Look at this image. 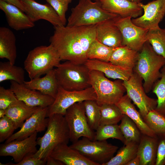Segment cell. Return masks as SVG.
<instances>
[{
	"instance_id": "50",
	"label": "cell",
	"mask_w": 165,
	"mask_h": 165,
	"mask_svg": "<svg viewBox=\"0 0 165 165\" xmlns=\"http://www.w3.org/2000/svg\"><path fill=\"white\" fill-rule=\"evenodd\" d=\"M71 2H72V0H69Z\"/></svg>"
},
{
	"instance_id": "43",
	"label": "cell",
	"mask_w": 165,
	"mask_h": 165,
	"mask_svg": "<svg viewBox=\"0 0 165 165\" xmlns=\"http://www.w3.org/2000/svg\"><path fill=\"white\" fill-rule=\"evenodd\" d=\"M34 154H30L25 156L20 162L15 164L9 163L4 165H44L46 162L43 159L35 157Z\"/></svg>"
},
{
	"instance_id": "9",
	"label": "cell",
	"mask_w": 165,
	"mask_h": 165,
	"mask_svg": "<svg viewBox=\"0 0 165 165\" xmlns=\"http://www.w3.org/2000/svg\"><path fill=\"white\" fill-rule=\"evenodd\" d=\"M64 116L69 129L70 140L72 143L81 137L94 140L95 133L88 123L83 101L78 102L70 107Z\"/></svg>"
},
{
	"instance_id": "40",
	"label": "cell",
	"mask_w": 165,
	"mask_h": 165,
	"mask_svg": "<svg viewBox=\"0 0 165 165\" xmlns=\"http://www.w3.org/2000/svg\"><path fill=\"white\" fill-rule=\"evenodd\" d=\"M53 8L58 15L64 25H66L67 20L66 13L68 10L69 0H45Z\"/></svg>"
},
{
	"instance_id": "26",
	"label": "cell",
	"mask_w": 165,
	"mask_h": 165,
	"mask_svg": "<svg viewBox=\"0 0 165 165\" xmlns=\"http://www.w3.org/2000/svg\"><path fill=\"white\" fill-rule=\"evenodd\" d=\"M17 57L16 38L14 33L5 27L0 28V58H6L14 64Z\"/></svg>"
},
{
	"instance_id": "24",
	"label": "cell",
	"mask_w": 165,
	"mask_h": 165,
	"mask_svg": "<svg viewBox=\"0 0 165 165\" xmlns=\"http://www.w3.org/2000/svg\"><path fill=\"white\" fill-rule=\"evenodd\" d=\"M116 104L123 114L127 115L136 124L142 134L153 137L157 136L146 124L127 94L124 95Z\"/></svg>"
},
{
	"instance_id": "47",
	"label": "cell",
	"mask_w": 165,
	"mask_h": 165,
	"mask_svg": "<svg viewBox=\"0 0 165 165\" xmlns=\"http://www.w3.org/2000/svg\"><path fill=\"white\" fill-rule=\"evenodd\" d=\"M6 109H0V118L6 116Z\"/></svg>"
},
{
	"instance_id": "25",
	"label": "cell",
	"mask_w": 165,
	"mask_h": 165,
	"mask_svg": "<svg viewBox=\"0 0 165 165\" xmlns=\"http://www.w3.org/2000/svg\"><path fill=\"white\" fill-rule=\"evenodd\" d=\"M158 138L142 134L138 144L137 155L140 165H155Z\"/></svg>"
},
{
	"instance_id": "2",
	"label": "cell",
	"mask_w": 165,
	"mask_h": 165,
	"mask_svg": "<svg viewBox=\"0 0 165 165\" xmlns=\"http://www.w3.org/2000/svg\"><path fill=\"white\" fill-rule=\"evenodd\" d=\"M48 117L47 130L42 136L37 138V144L39 148L34 154L35 157L46 162L57 146L68 144L70 141L69 129L64 116L54 114Z\"/></svg>"
},
{
	"instance_id": "36",
	"label": "cell",
	"mask_w": 165,
	"mask_h": 165,
	"mask_svg": "<svg viewBox=\"0 0 165 165\" xmlns=\"http://www.w3.org/2000/svg\"><path fill=\"white\" fill-rule=\"evenodd\" d=\"M110 138L118 139L124 143V138L119 125L116 124L99 125L96 130L94 140L104 141Z\"/></svg>"
},
{
	"instance_id": "4",
	"label": "cell",
	"mask_w": 165,
	"mask_h": 165,
	"mask_svg": "<svg viewBox=\"0 0 165 165\" xmlns=\"http://www.w3.org/2000/svg\"><path fill=\"white\" fill-rule=\"evenodd\" d=\"M119 16L103 9L99 1L79 0L78 4L71 9L67 26L96 25L105 21L114 20Z\"/></svg>"
},
{
	"instance_id": "5",
	"label": "cell",
	"mask_w": 165,
	"mask_h": 165,
	"mask_svg": "<svg viewBox=\"0 0 165 165\" xmlns=\"http://www.w3.org/2000/svg\"><path fill=\"white\" fill-rule=\"evenodd\" d=\"M61 61L51 44L40 46L29 51L24 62V68L31 79L46 74L57 67Z\"/></svg>"
},
{
	"instance_id": "17",
	"label": "cell",
	"mask_w": 165,
	"mask_h": 165,
	"mask_svg": "<svg viewBox=\"0 0 165 165\" xmlns=\"http://www.w3.org/2000/svg\"><path fill=\"white\" fill-rule=\"evenodd\" d=\"M21 0L25 7V13L33 22L43 19L54 27L64 26L57 13L49 3L42 4L34 0Z\"/></svg>"
},
{
	"instance_id": "27",
	"label": "cell",
	"mask_w": 165,
	"mask_h": 165,
	"mask_svg": "<svg viewBox=\"0 0 165 165\" xmlns=\"http://www.w3.org/2000/svg\"><path fill=\"white\" fill-rule=\"evenodd\" d=\"M138 54V52L122 46L114 48L109 62L125 69L133 71Z\"/></svg>"
},
{
	"instance_id": "16",
	"label": "cell",
	"mask_w": 165,
	"mask_h": 165,
	"mask_svg": "<svg viewBox=\"0 0 165 165\" xmlns=\"http://www.w3.org/2000/svg\"><path fill=\"white\" fill-rule=\"evenodd\" d=\"M10 89L14 93L18 100L31 107H48L53 102L55 99L39 91L30 89L23 84L10 81Z\"/></svg>"
},
{
	"instance_id": "38",
	"label": "cell",
	"mask_w": 165,
	"mask_h": 165,
	"mask_svg": "<svg viewBox=\"0 0 165 165\" xmlns=\"http://www.w3.org/2000/svg\"><path fill=\"white\" fill-rule=\"evenodd\" d=\"M161 72V77L154 83L152 89L157 97V104L155 110L165 116V65Z\"/></svg>"
},
{
	"instance_id": "22",
	"label": "cell",
	"mask_w": 165,
	"mask_h": 165,
	"mask_svg": "<svg viewBox=\"0 0 165 165\" xmlns=\"http://www.w3.org/2000/svg\"><path fill=\"white\" fill-rule=\"evenodd\" d=\"M90 70H95L103 73L105 76L113 79L127 80L133 71L127 70L110 62L96 59H88L84 63Z\"/></svg>"
},
{
	"instance_id": "46",
	"label": "cell",
	"mask_w": 165,
	"mask_h": 165,
	"mask_svg": "<svg viewBox=\"0 0 165 165\" xmlns=\"http://www.w3.org/2000/svg\"><path fill=\"white\" fill-rule=\"evenodd\" d=\"M140 159L137 155L133 159L131 160L127 165H140Z\"/></svg>"
},
{
	"instance_id": "13",
	"label": "cell",
	"mask_w": 165,
	"mask_h": 165,
	"mask_svg": "<svg viewBox=\"0 0 165 165\" xmlns=\"http://www.w3.org/2000/svg\"><path fill=\"white\" fill-rule=\"evenodd\" d=\"M144 11L141 16L132 19L133 23L148 30L160 28L159 24L165 14V0H155L146 4L138 3Z\"/></svg>"
},
{
	"instance_id": "33",
	"label": "cell",
	"mask_w": 165,
	"mask_h": 165,
	"mask_svg": "<svg viewBox=\"0 0 165 165\" xmlns=\"http://www.w3.org/2000/svg\"><path fill=\"white\" fill-rule=\"evenodd\" d=\"M114 48L108 47L96 39L90 45L86 53L88 59L109 62Z\"/></svg>"
},
{
	"instance_id": "3",
	"label": "cell",
	"mask_w": 165,
	"mask_h": 165,
	"mask_svg": "<svg viewBox=\"0 0 165 165\" xmlns=\"http://www.w3.org/2000/svg\"><path fill=\"white\" fill-rule=\"evenodd\" d=\"M165 65V59L156 53L149 43L146 42L138 52L133 71L143 79L146 93L150 92L154 83L161 77V70Z\"/></svg>"
},
{
	"instance_id": "48",
	"label": "cell",
	"mask_w": 165,
	"mask_h": 165,
	"mask_svg": "<svg viewBox=\"0 0 165 165\" xmlns=\"http://www.w3.org/2000/svg\"><path fill=\"white\" fill-rule=\"evenodd\" d=\"M130 1H132L133 2L139 3L141 2L142 0H130Z\"/></svg>"
},
{
	"instance_id": "15",
	"label": "cell",
	"mask_w": 165,
	"mask_h": 165,
	"mask_svg": "<svg viewBox=\"0 0 165 165\" xmlns=\"http://www.w3.org/2000/svg\"><path fill=\"white\" fill-rule=\"evenodd\" d=\"M48 107H39L36 111L24 123L20 129L13 134L5 143L25 139L35 133L41 132L47 128Z\"/></svg>"
},
{
	"instance_id": "31",
	"label": "cell",
	"mask_w": 165,
	"mask_h": 165,
	"mask_svg": "<svg viewBox=\"0 0 165 165\" xmlns=\"http://www.w3.org/2000/svg\"><path fill=\"white\" fill-rule=\"evenodd\" d=\"M138 144L130 143L124 145L116 154L104 165H127L137 155Z\"/></svg>"
},
{
	"instance_id": "30",
	"label": "cell",
	"mask_w": 165,
	"mask_h": 165,
	"mask_svg": "<svg viewBox=\"0 0 165 165\" xmlns=\"http://www.w3.org/2000/svg\"><path fill=\"white\" fill-rule=\"evenodd\" d=\"M24 71L20 67L11 64L9 61L0 62V82L13 80L23 84L24 80Z\"/></svg>"
},
{
	"instance_id": "39",
	"label": "cell",
	"mask_w": 165,
	"mask_h": 165,
	"mask_svg": "<svg viewBox=\"0 0 165 165\" xmlns=\"http://www.w3.org/2000/svg\"><path fill=\"white\" fill-rule=\"evenodd\" d=\"M13 123L6 116L0 119V142L6 140L16 130Z\"/></svg>"
},
{
	"instance_id": "12",
	"label": "cell",
	"mask_w": 165,
	"mask_h": 165,
	"mask_svg": "<svg viewBox=\"0 0 165 165\" xmlns=\"http://www.w3.org/2000/svg\"><path fill=\"white\" fill-rule=\"evenodd\" d=\"M132 18L130 17L119 16L114 19V22L121 33L122 46L139 52L146 42V35L148 30L134 24Z\"/></svg>"
},
{
	"instance_id": "6",
	"label": "cell",
	"mask_w": 165,
	"mask_h": 165,
	"mask_svg": "<svg viewBox=\"0 0 165 165\" xmlns=\"http://www.w3.org/2000/svg\"><path fill=\"white\" fill-rule=\"evenodd\" d=\"M55 70L59 86L66 90L80 91L91 86L90 70L84 64L67 61L60 63Z\"/></svg>"
},
{
	"instance_id": "18",
	"label": "cell",
	"mask_w": 165,
	"mask_h": 165,
	"mask_svg": "<svg viewBox=\"0 0 165 165\" xmlns=\"http://www.w3.org/2000/svg\"><path fill=\"white\" fill-rule=\"evenodd\" d=\"M99 1L103 9L122 17L136 18L141 15L143 10L138 3L130 0H99Z\"/></svg>"
},
{
	"instance_id": "8",
	"label": "cell",
	"mask_w": 165,
	"mask_h": 165,
	"mask_svg": "<svg viewBox=\"0 0 165 165\" xmlns=\"http://www.w3.org/2000/svg\"><path fill=\"white\" fill-rule=\"evenodd\" d=\"M98 165H104L114 156L118 147L106 140H92L86 137L73 142L70 146Z\"/></svg>"
},
{
	"instance_id": "42",
	"label": "cell",
	"mask_w": 165,
	"mask_h": 165,
	"mask_svg": "<svg viewBox=\"0 0 165 165\" xmlns=\"http://www.w3.org/2000/svg\"><path fill=\"white\" fill-rule=\"evenodd\" d=\"M158 138L155 165H165V135Z\"/></svg>"
},
{
	"instance_id": "20",
	"label": "cell",
	"mask_w": 165,
	"mask_h": 165,
	"mask_svg": "<svg viewBox=\"0 0 165 165\" xmlns=\"http://www.w3.org/2000/svg\"><path fill=\"white\" fill-rule=\"evenodd\" d=\"M0 9L5 13L9 26L19 31L32 28L35 26L26 14L17 7L0 0Z\"/></svg>"
},
{
	"instance_id": "41",
	"label": "cell",
	"mask_w": 165,
	"mask_h": 165,
	"mask_svg": "<svg viewBox=\"0 0 165 165\" xmlns=\"http://www.w3.org/2000/svg\"><path fill=\"white\" fill-rule=\"evenodd\" d=\"M14 93L10 89L0 87V109H6L18 101Z\"/></svg>"
},
{
	"instance_id": "10",
	"label": "cell",
	"mask_w": 165,
	"mask_h": 165,
	"mask_svg": "<svg viewBox=\"0 0 165 165\" xmlns=\"http://www.w3.org/2000/svg\"><path fill=\"white\" fill-rule=\"evenodd\" d=\"M97 96L91 87L84 90L70 91L59 86L56 97L48 107L47 117L54 114L64 116L67 109L74 104L87 100H96Z\"/></svg>"
},
{
	"instance_id": "49",
	"label": "cell",
	"mask_w": 165,
	"mask_h": 165,
	"mask_svg": "<svg viewBox=\"0 0 165 165\" xmlns=\"http://www.w3.org/2000/svg\"><path fill=\"white\" fill-rule=\"evenodd\" d=\"M93 0L95 2L99 1V0Z\"/></svg>"
},
{
	"instance_id": "21",
	"label": "cell",
	"mask_w": 165,
	"mask_h": 165,
	"mask_svg": "<svg viewBox=\"0 0 165 165\" xmlns=\"http://www.w3.org/2000/svg\"><path fill=\"white\" fill-rule=\"evenodd\" d=\"M50 156L66 165H98L89 160L79 151L63 144L57 146Z\"/></svg>"
},
{
	"instance_id": "29",
	"label": "cell",
	"mask_w": 165,
	"mask_h": 165,
	"mask_svg": "<svg viewBox=\"0 0 165 165\" xmlns=\"http://www.w3.org/2000/svg\"><path fill=\"white\" fill-rule=\"evenodd\" d=\"M119 126L124 138V145L130 143L138 144L142 134L128 116L123 114Z\"/></svg>"
},
{
	"instance_id": "19",
	"label": "cell",
	"mask_w": 165,
	"mask_h": 165,
	"mask_svg": "<svg viewBox=\"0 0 165 165\" xmlns=\"http://www.w3.org/2000/svg\"><path fill=\"white\" fill-rule=\"evenodd\" d=\"M114 19L100 23L96 25V39L102 43L112 48L122 46V35L115 23Z\"/></svg>"
},
{
	"instance_id": "28",
	"label": "cell",
	"mask_w": 165,
	"mask_h": 165,
	"mask_svg": "<svg viewBox=\"0 0 165 165\" xmlns=\"http://www.w3.org/2000/svg\"><path fill=\"white\" fill-rule=\"evenodd\" d=\"M39 107L29 106L22 101L18 100L6 109V116L10 118L16 129L21 127Z\"/></svg>"
},
{
	"instance_id": "1",
	"label": "cell",
	"mask_w": 165,
	"mask_h": 165,
	"mask_svg": "<svg viewBox=\"0 0 165 165\" xmlns=\"http://www.w3.org/2000/svg\"><path fill=\"white\" fill-rule=\"evenodd\" d=\"M54 28V33L49 41L61 60L84 64L88 60V49L96 39V25Z\"/></svg>"
},
{
	"instance_id": "7",
	"label": "cell",
	"mask_w": 165,
	"mask_h": 165,
	"mask_svg": "<svg viewBox=\"0 0 165 165\" xmlns=\"http://www.w3.org/2000/svg\"><path fill=\"white\" fill-rule=\"evenodd\" d=\"M123 81L118 79L112 81L100 71L90 70V83L97 96L96 101L99 105L117 103L126 91Z\"/></svg>"
},
{
	"instance_id": "35",
	"label": "cell",
	"mask_w": 165,
	"mask_h": 165,
	"mask_svg": "<svg viewBox=\"0 0 165 165\" xmlns=\"http://www.w3.org/2000/svg\"><path fill=\"white\" fill-rule=\"evenodd\" d=\"M143 119L157 136L165 135V116L155 110L150 111Z\"/></svg>"
},
{
	"instance_id": "44",
	"label": "cell",
	"mask_w": 165,
	"mask_h": 165,
	"mask_svg": "<svg viewBox=\"0 0 165 165\" xmlns=\"http://www.w3.org/2000/svg\"><path fill=\"white\" fill-rule=\"evenodd\" d=\"M19 8L25 12V7L21 0H2Z\"/></svg>"
},
{
	"instance_id": "32",
	"label": "cell",
	"mask_w": 165,
	"mask_h": 165,
	"mask_svg": "<svg viewBox=\"0 0 165 165\" xmlns=\"http://www.w3.org/2000/svg\"><path fill=\"white\" fill-rule=\"evenodd\" d=\"M100 107L99 125L117 124L121 121L124 114L116 104H104Z\"/></svg>"
},
{
	"instance_id": "23",
	"label": "cell",
	"mask_w": 165,
	"mask_h": 165,
	"mask_svg": "<svg viewBox=\"0 0 165 165\" xmlns=\"http://www.w3.org/2000/svg\"><path fill=\"white\" fill-rule=\"evenodd\" d=\"M23 84L28 88L38 90L54 99L56 97L59 86L54 68L49 71L44 77L36 78L28 81H25Z\"/></svg>"
},
{
	"instance_id": "34",
	"label": "cell",
	"mask_w": 165,
	"mask_h": 165,
	"mask_svg": "<svg viewBox=\"0 0 165 165\" xmlns=\"http://www.w3.org/2000/svg\"><path fill=\"white\" fill-rule=\"evenodd\" d=\"M146 39L154 51L165 59V28L148 30Z\"/></svg>"
},
{
	"instance_id": "11",
	"label": "cell",
	"mask_w": 165,
	"mask_h": 165,
	"mask_svg": "<svg viewBox=\"0 0 165 165\" xmlns=\"http://www.w3.org/2000/svg\"><path fill=\"white\" fill-rule=\"evenodd\" d=\"M143 79L133 72L130 78L123 81L127 94L139 109L144 118L150 111L155 109L157 104V99L151 98L146 94L143 86Z\"/></svg>"
},
{
	"instance_id": "45",
	"label": "cell",
	"mask_w": 165,
	"mask_h": 165,
	"mask_svg": "<svg viewBox=\"0 0 165 165\" xmlns=\"http://www.w3.org/2000/svg\"><path fill=\"white\" fill-rule=\"evenodd\" d=\"M47 165H64L62 162L56 160L50 156H49L46 161Z\"/></svg>"
},
{
	"instance_id": "37",
	"label": "cell",
	"mask_w": 165,
	"mask_h": 165,
	"mask_svg": "<svg viewBox=\"0 0 165 165\" xmlns=\"http://www.w3.org/2000/svg\"><path fill=\"white\" fill-rule=\"evenodd\" d=\"M83 103L89 125L92 129L96 130L99 125L100 119V105L96 100H87Z\"/></svg>"
},
{
	"instance_id": "14",
	"label": "cell",
	"mask_w": 165,
	"mask_h": 165,
	"mask_svg": "<svg viewBox=\"0 0 165 165\" xmlns=\"http://www.w3.org/2000/svg\"><path fill=\"white\" fill-rule=\"evenodd\" d=\"M37 133L36 132L23 140H14L1 144L0 156H11L14 162L17 163L26 156L35 154L38 150L36 147Z\"/></svg>"
}]
</instances>
